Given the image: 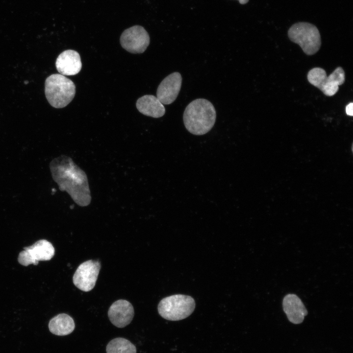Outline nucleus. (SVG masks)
<instances>
[{
  "instance_id": "obj_16",
  "label": "nucleus",
  "mask_w": 353,
  "mask_h": 353,
  "mask_svg": "<svg viewBox=\"0 0 353 353\" xmlns=\"http://www.w3.org/2000/svg\"><path fill=\"white\" fill-rule=\"evenodd\" d=\"M106 351L107 353H136V348L126 339L118 337L108 343Z\"/></svg>"
},
{
  "instance_id": "obj_18",
  "label": "nucleus",
  "mask_w": 353,
  "mask_h": 353,
  "mask_svg": "<svg viewBox=\"0 0 353 353\" xmlns=\"http://www.w3.org/2000/svg\"><path fill=\"white\" fill-rule=\"evenodd\" d=\"M353 103H349L346 107V112L348 115L352 116L353 115Z\"/></svg>"
},
{
  "instance_id": "obj_12",
  "label": "nucleus",
  "mask_w": 353,
  "mask_h": 353,
  "mask_svg": "<svg viewBox=\"0 0 353 353\" xmlns=\"http://www.w3.org/2000/svg\"><path fill=\"white\" fill-rule=\"evenodd\" d=\"M283 311L289 321L295 324L303 322L307 311L301 299L296 294H288L282 301Z\"/></svg>"
},
{
  "instance_id": "obj_13",
  "label": "nucleus",
  "mask_w": 353,
  "mask_h": 353,
  "mask_svg": "<svg viewBox=\"0 0 353 353\" xmlns=\"http://www.w3.org/2000/svg\"><path fill=\"white\" fill-rule=\"evenodd\" d=\"M136 105L140 113L153 118L161 117L165 113L164 106L153 95H146L141 97L137 101Z\"/></svg>"
},
{
  "instance_id": "obj_7",
  "label": "nucleus",
  "mask_w": 353,
  "mask_h": 353,
  "mask_svg": "<svg viewBox=\"0 0 353 353\" xmlns=\"http://www.w3.org/2000/svg\"><path fill=\"white\" fill-rule=\"evenodd\" d=\"M122 47L132 53L144 52L150 44V36L145 29L136 25L125 30L120 37Z\"/></svg>"
},
{
  "instance_id": "obj_8",
  "label": "nucleus",
  "mask_w": 353,
  "mask_h": 353,
  "mask_svg": "<svg viewBox=\"0 0 353 353\" xmlns=\"http://www.w3.org/2000/svg\"><path fill=\"white\" fill-rule=\"evenodd\" d=\"M101 267L98 260H89L82 263L73 276L74 285L83 291H91L95 286Z\"/></svg>"
},
{
  "instance_id": "obj_5",
  "label": "nucleus",
  "mask_w": 353,
  "mask_h": 353,
  "mask_svg": "<svg viewBox=\"0 0 353 353\" xmlns=\"http://www.w3.org/2000/svg\"><path fill=\"white\" fill-rule=\"evenodd\" d=\"M290 40L298 44L308 55H313L320 49L321 40L320 32L316 26L305 22L292 25L288 31Z\"/></svg>"
},
{
  "instance_id": "obj_14",
  "label": "nucleus",
  "mask_w": 353,
  "mask_h": 353,
  "mask_svg": "<svg viewBox=\"0 0 353 353\" xmlns=\"http://www.w3.org/2000/svg\"><path fill=\"white\" fill-rule=\"evenodd\" d=\"M49 328L52 333L56 335L64 336L74 331L75 324L70 316L65 313H61L50 320Z\"/></svg>"
},
{
  "instance_id": "obj_6",
  "label": "nucleus",
  "mask_w": 353,
  "mask_h": 353,
  "mask_svg": "<svg viewBox=\"0 0 353 353\" xmlns=\"http://www.w3.org/2000/svg\"><path fill=\"white\" fill-rule=\"evenodd\" d=\"M307 77L310 84L326 96L331 97L338 92L339 86L344 83L345 74L341 67H337L328 76L324 69L315 67L308 72Z\"/></svg>"
},
{
  "instance_id": "obj_17",
  "label": "nucleus",
  "mask_w": 353,
  "mask_h": 353,
  "mask_svg": "<svg viewBox=\"0 0 353 353\" xmlns=\"http://www.w3.org/2000/svg\"><path fill=\"white\" fill-rule=\"evenodd\" d=\"M18 260L20 264L25 266H27L30 264L37 265L39 262L34 259L28 250L25 249L20 252Z\"/></svg>"
},
{
  "instance_id": "obj_11",
  "label": "nucleus",
  "mask_w": 353,
  "mask_h": 353,
  "mask_svg": "<svg viewBox=\"0 0 353 353\" xmlns=\"http://www.w3.org/2000/svg\"><path fill=\"white\" fill-rule=\"evenodd\" d=\"M55 66L58 72L63 76L76 75L82 67L80 56L74 50H66L58 55Z\"/></svg>"
},
{
  "instance_id": "obj_3",
  "label": "nucleus",
  "mask_w": 353,
  "mask_h": 353,
  "mask_svg": "<svg viewBox=\"0 0 353 353\" xmlns=\"http://www.w3.org/2000/svg\"><path fill=\"white\" fill-rule=\"evenodd\" d=\"M45 93L51 106L61 108L67 106L73 100L76 93V86L71 79L64 76L52 74L46 79Z\"/></svg>"
},
{
  "instance_id": "obj_1",
  "label": "nucleus",
  "mask_w": 353,
  "mask_h": 353,
  "mask_svg": "<svg viewBox=\"0 0 353 353\" xmlns=\"http://www.w3.org/2000/svg\"><path fill=\"white\" fill-rule=\"evenodd\" d=\"M50 169L61 191H66L79 206L90 204L91 196L87 176L71 158L65 155L58 156L50 162Z\"/></svg>"
},
{
  "instance_id": "obj_19",
  "label": "nucleus",
  "mask_w": 353,
  "mask_h": 353,
  "mask_svg": "<svg viewBox=\"0 0 353 353\" xmlns=\"http://www.w3.org/2000/svg\"><path fill=\"white\" fill-rule=\"evenodd\" d=\"M240 4H244L247 3L249 0H238Z\"/></svg>"
},
{
  "instance_id": "obj_2",
  "label": "nucleus",
  "mask_w": 353,
  "mask_h": 353,
  "mask_svg": "<svg viewBox=\"0 0 353 353\" xmlns=\"http://www.w3.org/2000/svg\"><path fill=\"white\" fill-rule=\"evenodd\" d=\"M216 112L212 103L200 98L192 101L184 110L183 120L186 129L196 135L207 133L213 127Z\"/></svg>"
},
{
  "instance_id": "obj_10",
  "label": "nucleus",
  "mask_w": 353,
  "mask_h": 353,
  "mask_svg": "<svg viewBox=\"0 0 353 353\" xmlns=\"http://www.w3.org/2000/svg\"><path fill=\"white\" fill-rule=\"evenodd\" d=\"M134 309L128 301L119 300L114 302L109 308L108 316L113 325L119 328L129 325L134 316Z\"/></svg>"
},
{
  "instance_id": "obj_4",
  "label": "nucleus",
  "mask_w": 353,
  "mask_h": 353,
  "mask_svg": "<svg viewBox=\"0 0 353 353\" xmlns=\"http://www.w3.org/2000/svg\"><path fill=\"white\" fill-rule=\"evenodd\" d=\"M195 308V302L192 297L176 294L161 300L158 305V311L166 320L178 321L190 315Z\"/></svg>"
},
{
  "instance_id": "obj_9",
  "label": "nucleus",
  "mask_w": 353,
  "mask_h": 353,
  "mask_svg": "<svg viewBox=\"0 0 353 353\" xmlns=\"http://www.w3.org/2000/svg\"><path fill=\"white\" fill-rule=\"evenodd\" d=\"M182 76L178 72H174L164 78L158 86L157 98L163 104H170L176 99L181 89Z\"/></svg>"
},
{
  "instance_id": "obj_15",
  "label": "nucleus",
  "mask_w": 353,
  "mask_h": 353,
  "mask_svg": "<svg viewBox=\"0 0 353 353\" xmlns=\"http://www.w3.org/2000/svg\"><path fill=\"white\" fill-rule=\"evenodd\" d=\"M24 249L28 250L34 259L38 261L50 260L55 252L51 243L45 239L38 240L31 246L25 247Z\"/></svg>"
}]
</instances>
